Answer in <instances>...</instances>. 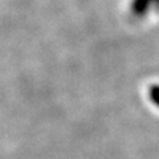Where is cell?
<instances>
[{
	"mask_svg": "<svg viewBox=\"0 0 159 159\" xmlns=\"http://www.w3.org/2000/svg\"><path fill=\"white\" fill-rule=\"evenodd\" d=\"M151 98L157 105H159V88H154L151 90Z\"/></svg>",
	"mask_w": 159,
	"mask_h": 159,
	"instance_id": "cell-1",
	"label": "cell"
}]
</instances>
